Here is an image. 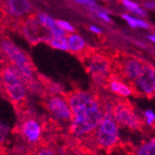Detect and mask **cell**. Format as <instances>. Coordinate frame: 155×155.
I'll return each instance as SVG.
<instances>
[{"label":"cell","instance_id":"17","mask_svg":"<svg viewBox=\"0 0 155 155\" xmlns=\"http://www.w3.org/2000/svg\"><path fill=\"white\" fill-rule=\"evenodd\" d=\"M123 18L129 23V25L133 28H137V27H140V28H145V29H148L150 28V25L144 21H141V20H138V19H136V18H133L127 14H124L123 15Z\"/></svg>","mask_w":155,"mask_h":155},{"label":"cell","instance_id":"26","mask_svg":"<svg viewBox=\"0 0 155 155\" xmlns=\"http://www.w3.org/2000/svg\"><path fill=\"white\" fill-rule=\"evenodd\" d=\"M143 5H144V7H145V8H149V9H154V7H155V5H154V2H153V1L145 2Z\"/></svg>","mask_w":155,"mask_h":155},{"label":"cell","instance_id":"3","mask_svg":"<svg viewBox=\"0 0 155 155\" xmlns=\"http://www.w3.org/2000/svg\"><path fill=\"white\" fill-rule=\"evenodd\" d=\"M94 132L97 144L104 149L111 148L117 143L119 139L118 124L110 111L105 112Z\"/></svg>","mask_w":155,"mask_h":155},{"label":"cell","instance_id":"6","mask_svg":"<svg viewBox=\"0 0 155 155\" xmlns=\"http://www.w3.org/2000/svg\"><path fill=\"white\" fill-rule=\"evenodd\" d=\"M47 108L51 115L62 123L72 122V111L67 100L60 96H50L47 100Z\"/></svg>","mask_w":155,"mask_h":155},{"label":"cell","instance_id":"1","mask_svg":"<svg viewBox=\"0 0 155 155\" xmlns=\"http://www.w3.org/2000/svg\"><path fill=\"white\" fill-rule=\"evenodd\" d=\"M72 111V131L76 137L94 133L104 116V109L98 97L89 92L74 91L67 97Z\"/></svg>","mask_w":155,"mask_h":155},{"label":"cell","instance_id":"2","mask_svg":"<svg viewBox=\"0 0 155 155\" xmlns=\"http://www.w3.org/2000/svg\"><path fill=\"white\" fill-rule=\"evenodd\" d=\"M0 46H1L3 53L7 56L8 60L12 65L9 67H11L15 71L22 82L25 81L27 84L32 83L33 67L31 61L27 59L25 54L8 40H3Z\"/></svg>","mask_w":155,"mask_h":155},{"label":"cell","instance_id":"7","mask_svg":"<svg viewBox=\"0 0 155 155\" xmlns=\"http://www.w3.org/2000/svg\"><path fill=\"white\" fill-rule=\"evenodd\" d=\"M134 84L137 91L149 97H152L155 91V73L153 66L145 63L141 73L136 78Z\"/></svg>","mask_w":155,"mask_h":155},{"label":"cell","instance_id":"24","mask_svg":"<svg viewBox=\"0 0 155 155\" xmlns=\"http://www.w3.org/2000/svg\"><path fill=\"white\" fill-rule=\"evenodd\" d=\"M37 155H55V154L48 149H43L38 151Z\"/></svg>","mask_w":155,"mask_h":155},{"label":"cell","instance_id":"22","mask_svg":"<svg viewBox=\"0 0 155 155\" xmlns=\"http://www.w3.org/2000/svg\"><path fill=\"white\" fill-rule=\"evenodd\" d=\"M123 4L128 9L129 8H139V5L131 1V0H123Z\"/></svg>","mask_w":155,"mask_h":155},{"label":"cell","instance_id":"20","mask_svg":"<svg viewBox=\"0 0 155 155\" xmlns=\"http://www.w3.org/2000/svg\"><path fill=\"white\" fill-rule=\"evenodd\" d=\"M145 118L149 125H153L154 121H155V114L151 110H147L145 111Z\"/></svg>","mask_w":155,"mask_h":155},{"label":"cell","instance_id":"18","mask_svg":"<svg viewBox=\"0 0 155 155\" xmlns=\"http://www.w3.org/2000/svg\"><path fill=\"white\" fill-rule=\"evenodd\" d=\"M56 23L58 24V26H60L61 29H63L65 32H70V33H73L74 32V28L67 21H56Z\"/></svg>","mask_w":155,"mask_h":155},{"label":"cell","instance_id":"10","mask_svg":"<svg viewBox=\"0 0 155 155\" xmlns=\"http://www.w3.org/2000/svg\"><path fill=\"white\" fill-rule=\"evenodd\" d=\"M22 134L31 143H36L41 137V126L34 119L26 120L22 124Z\"/></svg>","mask_w":155,"mask_h":155},{"label":"cell","instance_id":"4","mask_svg":"<svg viewBox=\"0 0 155 155\" xmlns=\"http://www.w3.org/2000/svg\"><path fill=\"white\" fill-rule=\"evenodd\" d=\"M1 77L4 88L10 101L16 104L21 103L26 96L23 82L15 71L9 66L1 70Z\"/></svg>","mask_w":155,"mask_h":155},{"label":"cell","instance_id":"27","mask_svg":"<svg viewBox=\"0 0 155 155\" xmlns=\"http://www.w3.org/2000/svg\"><path fill=\"white\" fill-rule=\"evenodd\" d=\"M89 29H90V31H91V32H93V33H95V34H97V35L101 34V30L100 29V28L96 27V26H90Z\"/></svg>","mask_w":155,"mask_h":155},{"label":"cell","instance_id":"9","mask_svg":"<svg viewBox=\"0 0 155 155\" xmlns=\"http://www.w3.org/2000/svg\"><path fill=\"white\" fill-rule=\"evenodd\" d=\"M88 60H89V70L90 73L97 76L98 78L103 77L107 75L110 70V64L105 57L101 55H88Z\"/></svg>","mask_w":155,"mask_h":155},{"label":"cell","instance_id":"15","mask_svg":"<svg viewBox=\"0 0 155 155\" xmlns=\"http://www.w3.org/2000/svg\"><path fill=\"white\" fill-rule=\"evenodd\" d=\"M48 42H49V45L54 48L69 51L68 40L64 36H53Z\"/></svg>","mask_w":155,"mask_h":155},{"label":"cell","instance_id":"8","mask_svg":"<svg viewBox=\"0 0 155 155\" xmlns=\"http://www.w3.org/2000/svg\"><path fill=\"white\" fill-rule=\"evenodd\" d=\"M145 62L135 57H124L118 62V69L121 75L130 82H134L136 78L141 73Z\"/></svg>","mask_w":155,"mask_h":155},{"label":"cell","instance_id":"5","mask_svg":"<svg viewBox=\"0 0 155 155\" xmlns=\"http://www.w3.org/2000/svg\"><path fill=\"white\" fill-rule=\"evenodd\" d=\"M112 116L117 124H121L131 129H137L141 126V120L135 114L134 110L126 101H121L112 108Z\"/></svg>","mask_w":155,"mask_h":155},{"label":"cell","instance_id":"25","mask_svg":"<svg viewBox=\"0 0 155 155\" xmlns=\"http://www.w3.org/2000/svg\"><path fill=\"white\" fill-rule=\"evenodd\" d=\"M6 134H7V130L3 127L1 124H0V142H1L2 140H3V138L5 137Z\"/></svg>","mask_w":155,"mask_h":155},{"label":"cell","instance_id":"16","mask_svg":"<svg viewBox=\"0 0 155 155\" xmlns=\"http://www.w3.org/2000/svg\"><path fill=\"white\" fill-rule=\"evenodd\" d=\"M137 155H155V142L152 138L140 146L137 151Z\"/></svg>","mask_w":155,"mask_h":155},{"label":"cell","instance_id":"19","mask_svg":"<svg viewBox=\"0 0 155 155\" xmlns=\"http://www.w3.org/2000/svg\"><path fill=\"white\" fill-rule=\"evenodd\" d=\"M75 1L78 4L87 6V7L91 8L92 9H98V8H100L97 5V3L94 1V0H75Z\"/></svg>","mask_w":155,"mask_h":155},{"label":"cell","instance_id":"13","mask_svg":"<svg viewBox=\"0 0 155 155\" xmlns=\"http://www.w3.org/2000/svg\"><path fill=\"white\" fill-rule=\"evenodd\" d=\"M109 87L111 92L122 97H128L133 94V89L130 87L117 80H111L109 84Z\"/></svg>","mask_w":155,"mask_h":155},{"label":"cell","instance_id":"11","mask_svg":"<svg viewBox=\"0 0 155 155\" xmlns=\"http://www.w3.org/2000/svg\"><path fill=\"white\" fill-rule=\"evenodd\" d=\"M5 7L14 16H23L32 9V5L28 0H6Z\"/></svg>","mask_w":155,"mask_h":155},{"label":"cell","instance_id":"14","mask_svg":"<svg viewBox=\"0 0 155 155\" xmlns=\"http://www.w3.org/2000/svg\"><path fill=\"white\" fill-rule=\"evenodd\" d=\"M68 37L69 38L67 40L69 50L75 53L83 52V50L86 48V41L78 35H70Z\"/></svg>","mask_w":155,"mask_h":155},{"label":"cell","instance_id":"21","mask_svg":"<svg viewBox=\"0 0 155 155\" xmlns=\"http://www.w3.org/2000/svg\"><path fill=\"white\" fill-rule=\"evenodd\" d=\"M93 10L95 11L96 15H97L98 18H101V20H103V21H106V22H109V23H110V22H111V20H110V18L107 15L106 11L98 10V9H93Z\"/></svg>","mask_w":155,"mask_h":155},{"label":"cell","instance_id":"28","mask_svg":"<svg viewBox=\"0 0 155 155\" xmlns=\"http://www.w3.org/2000/svg\"><path fill=\"white\" fill-rule=\"evenodd\" d=\"M148 38H149L150 40H151L152 42H154V41H155V38H154V35H148Z\"/></svg>","mask_w":155,"mask_h":155},{"label":"cell","instance_id":"12","mask_svg":"<svg viewBox=\"0 0 155 155\" xmlns=\"http://www.w3.org/2000/svg\"><path fill=\"white\" fill-rule=\"evenodd\" d=\"M37 19L41 24H43L45 27L51 32L53 36H65L66 32L61 29L58 24L56 23V21H54L50 16L47 15L44 13H39L37 14Z\"/></svg>","mask_w":155,"mask_h":155},{"label":"cell","instance_id":"23","mask_svg":"<svg viewBox=\"0 0 155 155\" xmlns=\"http://www.w3.org/2000/svg\"><path fill=\"white\" fill-rule=\"evenodd\" d=\"M129 10H130V11H132L133 13H136L137 15H139V16H143V17H145V16L147 15L146 11H145L143 8H129Z\"/></svg>","mask_w":155,"mask_h":155}]
</instances>
